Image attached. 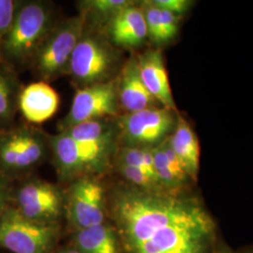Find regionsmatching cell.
I'll list each match as a JSON object with an SVG mask.
<instances>
[{"label": "cell", "instance_id": "52a82bcc", "mask_svg": "<svg viewBox=\"0 0 253 253\" xmlns=\"http://www.w3.org/2000/svg\"><path fill=\"white\" fill-rule=\"evenodd\" d=\"M49 148L48 136L36 127L20 126L0 132V175L35 167L45 159Z\"/></svg>", "mask_w": 253, "mask_h": 253}, {"label": "cell", "instance_id": "277c9868", "mask_svg": "<svg viewBox=\"0 0 253 253\" xmlns=\"http://www.w3.org/2000/svg\"><path fill=\"white\" fill-rule=\"evenodd\" d=\"M120 54L103 34L86 33L73 51L68 72L79 86L111 81L118 76Z\"/></svg>", "mask_w": 253, "mask_h": 253}, {"label": "cell", "instance_id": "4fadbf2b", "mask_svg": "<svg viewBox=\"0 0 253 253\" xmlns=\"http://www.w3.org/2000/svg\"><path fill=\"white\" fill-rule=\"evenodd\" d=\"M118 94L120 108L125 113L163 107L154 99L142 81L136 55H131L118 73Z\"/></svg>", "mask_w": 253, "mask_h": 253}, {"label": "cell", "instance_id": "cb8c5ba5", "mask_svg": "<svg viewBox=\"0 0 253 253\" xmlns=\"http://www.w3.org/2000/svg\"><path fill=\"white\" fill-rule=\"evenodd\" d=\"M17 5V1L0 0V44L11 25Z\"/></svg>", "mask_w": 253, "mask_h": 253}, {"label": "cell", "instance_id": "44dd1931", "mask_svg": "<svg viewBox=\"0 0 253 253\" xmlns=\"http://www.w3.org/2000/svg\"><path fill=\"white\" fill-rule=\"evenodd\" d=\"M115 158L117 163H124L126 165L136 167L148 173L150 176L153 177L155 180L157 181L155 169H154L152 148L118 146V151Z\"/></svg>", "mask_w": 253, "mask_h": 253}, {"label": "cell", "instance_id": "ffe728a7", "mask_svg": "<svg viewBox=\"0 0 253 253\" xmlns=\"http://www.w3.org/2000/svg\"><path fill=\"white\" fill-rule=\"evenodd\" d=\"M135 2L129 0H84L79 2L86 25L103 29L119 11Z\"/></svg>", "mask_w": 253, "mask_h": 253}, {"label": "cell", "instance_id": "d4e9b609", "mask_svg": "<svg viewBox=\"0 0 253 253\" xmlns=\"http://www.w3.org/2000/svg\"><path fill=\"white\" fill-rule=\"evenodd\" d=\"M161 10L163 18V44H164L171 42L177 35L182 17L164 9H161Z\"/></svg>", "mask_w": 253, "mask_h": 253}, {"label": "cell", "instance_id": "5b68a950", "mask_svg": "<svg viewBox=\"0 0 253 253\" xmlns=\"http://www.w3.org/2000/svg\"><path fill=\"white\" fill-rule=\"evenodd\" d=\"M85 29V18L82 13L54 26L32 58L42 81H52L68 72L73 51Z\"/></svg>", "mask_w": 253, "mask_h": 253}, {"label": "cell", "instance_id": "484cf974", "mask_svg": "<svg viewBox=\"0 0 253 253\" xmlns=\"http://www.w3.org/2000/svg\"><path fill=\"white\" fill-rule=\"evenodd\" d=\"M152 2L158 8L170 11L181 17L193 4L190 0H152Z\"/></svg>", "mask_w": 253, "mask_h": 253}, {"label": "cell", "instance_id": "7a4b0ae2", "mask_svg": "<svg viewBox=\"0 0 253 253\" xmlns=\"http://www.w3.org/2000/svg\"><path fill=\"white\" fill-rule=\"evenodd\" d=\"M54 26V10L49 3L18 2L11 25L0 44L1 60L8 66L32 60Z\"/></svg>", "mask_w": 253, "mask_h": 253}, {"label": "cell", "instance_id": "3957f363", "mask_svg": "<svg viewBox=\"0 0 253 253\" xmlns=\"http://www.w3.org/2000/svg\"><path fill=\"white\" fill-rule=\"evenodd\" d=\"M48 139L56 171L63 180L105 172L119 146L82 143L63 132L48 136Z\"/></svg>", "mask_w": 253, "mask_h": 253}, {"label": "cell", "instance_id": "30bf717a", "mask_svg": "<svg viewBox=\"0 0 253 253\" xmlns=\"http://www.w3.org/2000/svg\"><path fill=\"white\" fill-rule=\"evenodd\" d=\"M67 208L78 230L104 223L106 197L102 184L94 175L73 180L67 195Z\"/></svg>", "mask_w": 253, "mask_h": 253}, {"label": "cell", "instance_id": "f1b7e54d", "mask_svg": "<svg viewBox=\"0 0 253 253\" xmlns=\"http://www.w3.org/2000/svg\"><path fill=\"white\" fill-rule=\"evenodd\" d=\"M235 253H253V244L242 247L241 249L235 251Z\"/></svg>", "mask_w": 253, "mask_h": 253}, {"label": "cell", "instance_id": "d6986e66", "mask_svg": "<svg viewBox=\"0 0 253 253\" xmlns=\"http://www.w3.org/2000/svg\"><path fill=\"white\" fill-rule=\"evenodd\" d=\"M19 83L9 66L0 59V127L8 125L18 109Z\"/></svg>", "mask_w": 253, "mask_h": 253}, {"label": "cell", "instance_id": "5bb4252c", "mask_svg": "<svg viewBox=\"0 0 253 253\" xmlns=\"http://www.w3.org/2000/svg\"><path fill=\"white\" fill-rule=\"evenodd\" d=\"M140 75L146 89L163 108L176 112L163 52L150 49L137 55Z\"/></svg>", "mask_w": 253, "mask_h": 253}, {"label": "cell", "instance_id": "603a6c76", "mask_svg": "<svg viewBox=\"0 0 253 253\" xmlns=\"http://www.w3.org/2000/svg\"><path fill=\"white\" fill-rule=\"evenodd\" d=\"M117 165L118 172H120V174L126 179L128 185L141 190L151 191L163 190L158 184V182L144 171L124 163H117Z\"/></svg>", "mask_w": 253, "mask_h": 253}, {"label": "cell", "instance_id": "e0dca14e", "mask_svg": "<svg viewBox=\"0 0 253 253\" xmlns=\"http://www.w3.org/2000/svg\"><path fill=\"white\" fill-rule=\"evenodd\" d=\"M60 132L82 143L119 145L117 121L110 118L85 121Z\"/></svg>", "mask_w": 253, "mask_h": 253}, {"label": "cell", "instance_id": "ac0fdd59", "mask_svg": "<svg viewBox=\"0 0 253 253\" xmlns=\"http://www.w3.org/2000/svg\"><path fill=\"white\" fill-rule=\"evenodd\" d=\"M75 243L82 253H121L115 232L104 223L78 230Z\"/></svg>", "mask_w": 253, "mask_h": 253}, {"label": "cell", "instance_id": "7c38bea8", "mask_svg": "<svg viewBox=\"0 0 253 253\" xmlns=\"http://www.w3.org/2000/svg\"><path fill=\"white\" fill-rule=\"evenodd\" d=\"M109 42L120 48H135L142 45L147 37L144 12L135 3L119 11L102 29Z\"/></svg>", "mask_w": 253, "mask_h": 253}, {"label": "cell", "instance_id": "8992f818", "mask_svg": "<svg viewBox=\"0 0 253 253\" xmlns=\"http://www.w3.org/2000/svg\"><path fill=\"white\" fill-rule=\"evenodd\" d=\"M177 114L163 107L125 113L116 121L119 146L154 148L171 135Z\"/></svg>", "mask_w": 253, "mask_h": 253}, {"label": "cell", "instance_id": "8fae6325", "mask_svg": "<svg viewBox=\"0 0 253 253\" xmlns=\"http://www.w3.org/2000/svg\"><path fill=\"white\" fill-rule=\"evenodd\" d=\"M15 208L30 220L54 224L63 209L64 197L55 186L41 180L23 184L15 195Z\"/></svg>", "mask_w": 253, "mask_h": 253}, {"label": "cell", "instance_id": "4316f807", "mask_svg": "<svg viewBox=\"0 0 253 253\" xmlns=\"http://www.w3.org/2000/svg\"><path fill=\"white\" fill-rule=\"evenodd\" d=\"M10 191L9 185L4 176L0 175V217L9 208Z\"/></svg>", "mask_w": 253, "mask_h": 253}, {"label": "cell", "instance_id": "f546056e", "mask_svg": "<svg viewBox=\"0 0 253 253\" xmlns=\"http://www.w3.org/2000/svg\"><path fill=\"white\" fill-rule=\"evenodd\" d=\"M61 253H82L81 252H79L78 250H67L65 252H62Z\"/></svg>", "mask_w": 253, "mask_h": 253}, {"label": "cell", "instance_id": "2e32d148", "mask_svg": "<svg viewBox=\"0 0 253 253\" xmlns=\"http://www.w3.org/2000/svg\"><path fill=\"white\" fill-rule=\"evenodd\" d=\"M169 142L190 178L196 183L200 170L199 141L188 121L182 116L177 115L176 125L169 137Z\"/></svg>", "mask_w": 253, "mask_h": 253}, {"label": "cell", "instance_id": "9c48e42d", "mask_svg": "<svg viewBox=\"0 0 253 253\" xmlns=\"http://www.w3.org/2000/svg\"><path fill=\"white\" fill-rule=\"evenodd\" d=\"M118 77L111 81L80 88L76 92L71 109L59 123V130L85 121L119 117Z\"/></svg>", "mask_w": 253, "mask_h": 253}, {"label": "cell", "instance_id": "7402d4cb", "mask_svg": "<svg viewBox=\"0 0 253 253\" xmlns=\"http://www.w3.org/2000/svg\"><path fill=\"white\" fill-rule=\"evenodd\" d=\"M140 7L144 12L145 24L147 28V37L155 44L162 45L163 44L162 10L154 4L152 0L141 2Z\"/></svg>", "mask_w": 253, "mask_h": 253}, {"label": "cell", "instance_id": "9a60e30c", "mask_svg": "<svg viewBox=\"0 0 253 253\" xmlns=\"http://www.w3.org/2000/svg\"><path fill=\"white\" fill-rule=\"evenodd\" d=\"M59 101L57 92L46 82H35L21 90L18 109L27 121L41 124L57 112Z\"/></svg>", "mask_w": 253, "mask_h": 253}, {"label": "cell", "instance_id": "83f0119b", "mask_svg": "<svg viewBox=\"0 0 253 253\" xmlns=\"http://www.w3.org/2000/svg\"><path fill=\"white\" fill-rule=\"evenodd\" d=\"M214 253H235V251L227 244L226 242L223 240V238H221Z\"/></svg>", "mask_w": 253, "mask_h": 253}, {"label": "cell", "instance_id": "ba28073f", "mask_svg": "<svg viewBox=\"0 0 253 253\" xmlns=\"http://www.w3.org/2000/svg\"><path fill=\"white\" fill-rule=\"evenodd\" d=\"M54 224L40 223L9 207L0 217V247L12 253H46L55 239Z\"/></svg>", "mask_w": 253, "mask_h": 253}, {"label": "cell", "instance_id": "6da1fadb", "mask_svg": "<svg viewBox=\"0 0 253 253\" xmlns=\"http://www.w3.org/2000/svg\"><path fill=\"white\" fill-rule=\"evenodd\" d=\"M110 211L124 253H214L222 238L193 190L151 191L126 184L113 191Z\"/></svg>", "mask_w": 253, "mask_h": 253}]
</instances>
